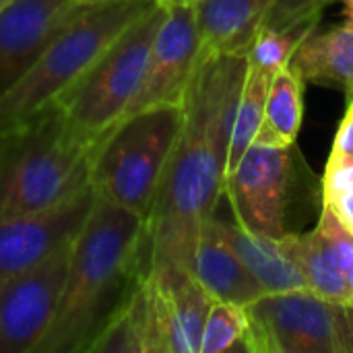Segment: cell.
Masks as SVG:
<instances>
[{
    "mask_svg": "<svg viewBox=\"0 0 353 353\" xmlns=\"http://www.w3.org/2000/svg\"><path fill=\"white\" fill-rule=\"evenodd\" d=\"M350 190H353V165L327 168L323 178V203H329Z\"/></svg>",
    "mask_w": 353,
    "mask_h": 353,
    "instance_id": "27",
    "label": "cell"
},
{
    "mask_svg": "<svg viewBox=\"0 0 353 353\" xmlns=\"http://www.w3.org/2000/svg\"><path fill=\"white\" fill-rule=\"evenodd\" d=\"M304 81L288 64L273 74L263 122L254 137L256 145L292 149L298 139L304 116Z\"/></svg>",
    "mask_w": 353,
    "mask_h": 353,
    "instance_id": "18",
    "label": "cell"
},
{
    "mask_svg": "<svg viewBox=\"0 0 353 353\" xmlns=\"http://www.w3.org/2000/svg\"><path fill=\"white\" fill-rule=\"evenodd\" d=\"M290 178V149L252 143L223 186L234 219L256 234L283 238Z\"/></svg>",
    "mask_w": 353,
    "mask_h": 353,
    "instance_id": "9",
    "label": "cell"
},
{
    "mask_svg": "<svg viewBox=\"0 0 353 353\" xmlns=\"http://www.w3.org/2000/svg\"><path fill=\"white\" fill-rule=\"evenodd\" d=\"M153 353H201L205 321L213 300L192 273H153L145 279Z\"/></svg>",
    "mask_w": 353,
    "mask_h": 353,
    "instance_id": "13",
    "label": "cell"
},
{
    "mask_svg": "<svg viewBox=\"0 0 353 353\" xmlns=\"http://www.w3.org/2000/svg\"><path fill=\"white\" fill-rule=\"evenodd\" d=\"M95 199L97 194L89 184L58 205L2 219L0 281L39 265L58 248L74 242L95 205Z\"/></svg>",
    "mask_w": 353,
    "mask_h": 353,
    "instance_id": "10",
    "label": "cell"
},
{
    "mask_svg": "<svg viewBox=\"0 0 353 353\" xmlns=\"http://www.w3.org/2000/svg\"><path fill=\"white\" fill-rule=\"evenodd\" d=\"M240 350L250 353H341L339 304L310 290L263 294L246 306Z\"/></svg>",
    "mask_w": 353,
    "mask_h": 353,
    "instance_id": "7",
    "label": "cell"
},
{
    "mask_svg": "<svg viewBox=\"0 0 353 353\" xmlns=\"http://www.w3.org/2000/svg\"><path fill=\"white\" fill-rule=\"evenodd\" d=\"M184 105H157L118 120L95 143L89 184L95 194L147 217L172 157Z\"/></svg>",
    "mask_w": 353,
    "mask_h": 353,
    "instance_id": "5",
    "label": "cell"
},
{
    "mask_svg": "<svg viewBox=\"0 0 353 353\" xmlns=\"http://www.w3.org/2000/svg\"><path fill=\"white\" fill-rule=\"evenodd\" d=\"M93 0H8L0 8V97Z\"/></svg>",
    "mask_w": 353,
    "mask_h": 353,
    "instance_id": "12",
    "label": "cell"
},
{
    "mask_svg": "<svg viewBox=\"0 0 353 353\" xmlns=\"http://www.w3.org/2000/svg\"><path fill=\"white\" fill-rule=\"evenodd\" d=\"M246 329V306L232 302H213L203 329L201 353H228L240 350Z\"/></svg>",
    "mask_w": 353,
    "mask_h": 353,
    "instance_id": "22",
    "label": "cell"
},
{
    "mask_svg": "<svg viewBox=\"0 0 353 353\" xmlns=\"http://www.w3.org/2000/svg\"><path fill=\"white\" fill-rule=\"evenodd\" d=\"M6 2H8V0H0V8H2V6H4Z\"/></svg>",
    "mask_w": 353,
    "mask_h": 353,
    "instance_id": "33",
    "label": "cell"
},
{
    "mask_svg": "<svg viewBox=\"0 0 353 353\" xmlns=\"http://www.w3.org/2000/svg\"><path fill=\"white\" fill-rule=\"evenodd\" d=\"M72 242L39 265L0 281V353H35L64 292Z\"/></svg>",
    "mask_w": 353,
    "mask_h": 353,
    "instance_id": "8",
    "label": "cell"
},
{
    "mask_svg": "<svg viewBox=\"0 0 353 353\" xmlns=\"http://www.w3.org/2000/svg\"><path fill=\"white\" fill-rule=\"evenodd\" d=\"M155 6L157 0H93L0 97V132L52 105L134 21Z\"/></svg>",
    "mask_w": 353,
    "mask_h": 353,
    "instance_id": "4",
    "label": "cell"
},
{
    "mask_svg": "<svg viewBox=\"0 0 353 353\" xmlns=\"http://www.w3.org/2000/svg\"><path fill=\"white\" fill-rule=\"evenodd\" d=\"M275 70L265 68L261 64L246 60V72L234 114L232 137H230V151H228V165H225V180L238 168L246 149L254 143V137L263 122L265 101L271 87Z\"/></svg>",
    "mask_w": 353,
    "mask_h": 353,
    "instance_id": "20",
    "label": "cell"
},
{
    "mask_svg": "<svg viewBox=\"0 0 353 353\" xmlns=\"http://www.w3.org/2000/svg\"><path fill=\"white\" fill-rule=\"evenodd\" d=\"M147 223L97 196L72 242L56 319L35 353H89L118 310L149 275Z\"/></svg>",
    "mask_w": 353,
    "mask_h": 353,
    "instance_id": "2",
    "label": "cell"
},
{
    "mask_svg": "<svg viewBox=\"0 0 353 353\" xmlns=\"http://www.w3.org/2000/svg\"><path fill=\"white\" fill-rule=\"evenodd\" d=\"M89 353H153V329L145 281L99 333Z\"/></svg>",
    "mask_w": 353,
    "mask_h": 353,
    "instance_id": "21",
    "label": "cell"
},
{
    "mask_svg": "<svg viewBox=\"0 0 353 353\" xmlns=\"http://www.w3.org/2000/svg\"><path fill=\"white\" fill-rule=\"evenodd\" d=\"M341 2V12H343V25L353 29V0H339Z\"/></svg>",
    "mask_w": 353,
    "mask_h": 353,
    "instance_id": "31",
    "label": "cell"
},
{
    "mask_svg": "<svg viewBox=\"0 0 353 353\" xmlns=\"http://www.w3.org/2000/svg\"><path fill=\"white\" fill-rule=\"evenodd\" d=\"M339 347L341 353H353V300L339 304Z\"/></svg>",
    "mask_w": 353,
    "mask_h": 353,
    "instance_id": "28",
    "label": "cell"
},
{
    "mask_svg": "<svg viewBox=\"0 0 353 353\" xmlns=\"http://www.w3.org/2000/svg\"><path fill=\"white\" fill-rule=\"evenodd\" d=\"M347 114H352V116H353V97L350 99V108H347Z\"/></svg>",
    "mask_w": 353,
    "mask_h": 353,
    "instance_id": "32",
    "label": "cell"
},
{
    "mask_svg": "<svg viewBox=\"0 0 353 353\" xmlns=\"http://www.w3.org/2000/svg\"><path fill=\"white\" fill-rule=\"evenodd\" d=\"M316 228L327 238L333 254L337 256V261L347 277L350 288L353 290V234L341 223V219L333 213V209H329L327 205H323V213L319 217Z\"/></svg>",
    "mask_w": 353,
    "mask_h": 353,
    "instance_id": "25",
    "label": "cell"
},
{
    "mask_svg": "<svg viewBox=\"0 0 353 353\" xmlns=\"http://www.w3.org/2000/svg\"><path fill=\"white\" fill-rule=\"evenodd\" d=\"M201 0H157L159 6L163 8H182V6H196Z\"/></svg>",
    "mask_w": 353,
    "mask_h": 353,
    "instance_id": "30",
    "label": "cell"
},
{
    "mask_svg": "<svg viewBox=\"0 0 353 353\" xmlns=\"http://www.w3.org/2000/svg\"><path fill=\"white\" fill-rule=\"evenodd\" d=\"M316 27H319V23L300 25V27L283 29V31L259 29V33L246 54V60L277 72L279 68H283L292 62L296 50L304 43L306 37H310L316 31Z\"/></svg>",
    "mask_w": 353,
    "mask_h": 353,
    "instance_id": "23",
    "label": "cell"
},
{
    "mask_svg": "<svg viewBox=\"0 0 353 353\" xmlns=\"http://www.w3.org/2000/svg\"><path fill=\"white\" fill-rule=\"evenodd\" d=\"M275 0H201L196 29L201 56H246Z\"/></svg>",
    "mask_w": 353,
    "mask_h": 353,
    "instance_id": "15",
    "label": "cell"
},
{
    "mask_svg": "<svg viewBox=\"0 0 353 353\" xmlns=\"http://www.w3.org/2000/svg\"><path fill=\"white\" fill-rule=\"evenodd\" d=\"M192 275L213 302L248 306L263 296L259 281L228 242L223 223L215 215L207 219L199 234Z\"/></svg>",
    "mask_w": 353,
    "mask_h": 353,
    "instance_id": "14",
    "label": "cell"
},
{
    "mask_svg": "<svg viewBox=\"0 0 353 353\" xmlns=\"http://www.w3.org/2000/svg\"><path fill=\"white\" fill-rule=\"evenodd\" d=\"M97 139L58 105L0 132V221L41 211L89 186Z\"/></svg>",
    "mask_w": 353,
    "mask_h": 353,
    "instance_id": "3",
    "label": "cell"
},
{
    "mask_svg": "<svg viewBox=\"0 0 353 353\" xmlns=\"http://www.w3.org/2000/svg\"><path fill=\"white\" fill-rule=\"evenodd\" d=\"M223 223V234L248 271L259 281L263 294H279L294 290H308L306 277L298 267L285 236L271 238L244 228L240 221Z\"/></svg>",
    "mask_w": 353,
    "mask_h": 353,
    "instance_id": "16",
    "label": "cell"
},
{
    "mask_svg": "<svg viewBox=\"0 0 353 353\" xmlns=\"http://www.w3.org/2000/svg\"><path fill=\"white\" fill-rule=\"evenodd\" d=\"M333 0H275L261 29H294L300 25L321 23V14Z\"/></svg>",
    "mask_w": 353,
    "mask_h": 353,
    "instance_id": "24",
    "label": "cell"
},
{
    "mask_svg": "<svg viewBox=\"0 0 353 353\" xmlns=\"http://www.w3.org/2000/svg\"><path fill=\"white\" fill-rule=\"evenodd\" d=\"M199 60L201 41L194 6L165 8L143 81L122 118L157 105H184Z\"/></svg>",
    "mask_w": 353,
    "mask_h": 353,
    "instance_id": "11",
    "label": "cell"
},
{
    "mask_svg": "<svg viewBox=\"0 0 353 353\" xmlns=\"http://www.w3.org/2000/svg\"><path fill=\"white\" fill-rule=\"evenodd\" d=\"M246 56H201L184 97V120L147 217L153 273H192L199 234L225 186L234 114Z\"/></svg>",
    "mask_w": 353,
    "mask_h": 353,
    "instance_id": "1",
    "label": "cell"
},
{
    "mask_svg": "<svg viewBox=\"0 0 353 353\" xmlns=\"http://www.w3.org/2000/svg\"><path fill=\"white\" fill-rule=\"evenodd\" d=\"M290 66L304 83L341 87L353 97V29L335 27L325 33H312L296 50Z\"/></svg>",
    "mask_w": 353,
    "mask_h": 353,
    "instance_id": "17",
    "label": "cell"
},
{
    "mask_svg": "<svg viewBox=\"0 0 353 353\" xmlns=\"http://www.w3.org/2000/svg\"><path fill=\"white\" fill-rule=\"evenodd\" d=\"M323 205H327L329 209H333V213L341 219V223L353 234V190L343 192L337 199H333L329 203H323Z\"/></svg>",
    "mask_w": 353,
    "mask_h": 353,
    "instance_id": "29",
    "label": "cell"
},
{
    "mask_svg": "<svg viewBox=\"0 0 353 353\" xmlns=\"http://www.w3.org/2000/svg\"><path fill=\"white\" fill-rule=\"evenodd\" d=\"M343 165H353V116L347 112L339 124L331 149V157L327 161V168H343Z\"/></svg>",
    "mask_w": 353,
    "mask_h": 353,
    "instance_id": "26",
    "label": "cell"
},
{
    "mask_svg": "<svg viewBox=\"0 0 353 353\" xmlns=\"http://www.w3.org/2000/svg\"><path fill=\"white\" fill-rule=\"evenodd\" d=\"M288 246L306 277V285L310 292L331 300L335 304H347L353 300V290L347 283V277L333 254L327 238L319 228L306 234H285Z\"/></svg>",
    "mask_w": 353,
    "mask_h": 353,
    "instance_id": "19",
    "label": "cell"
},
{
    "mask_svg": "<svg viewBox=\"0 0 353 353\" xmlns=\"http://www.w3.org/2000/svg\"><path fill=\"white\" fill-rule=\"evenodd\" d=\"M163 17L165 8L157 4L134 21L70 89L52 101L79 130L99 139L124 116L143 81Z\"/></svg>",
    "mask_w": 353,
    "mask_h": 353,
    "instance_id": "6",
    "label": "cell"
}]
</instances>
